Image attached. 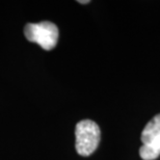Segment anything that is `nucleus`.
Wrapping results in <instances>:
<instances>
[{
	"label": "nucleus",
	"mask_w": 160,
	"mask_h": 160,
	"mask_svg": "<svg viewBox=\"0 0 160 160\" xmlns=\"http://www.w3.org/2000/svg\"><path fill=\"white\" fill-rule=\"evenodd\" d=\"M78 3H81V4H86V3H89V0H78Z\"/></svg>",
	"instance_id": "20e7f679"
},
{
	"label": "nucleus",
	"mask_w": 160,
	"mask_h": 160,
	"mask_svg": "<svg viewBox=\"0 0 160 160\" xmlns=\"http://www.w3.org/2000/svg\"><path fill=\"white\" fill-rule=\"evenodd\" d=\"M26 39L39 44L44 50H52L58 42V27L50 21L28 23L24 27Z\"/></svg>",
	"instance_id": "f03ea898"
},
{
	"label": "nucleus",
	"mask_w": 160,
	"mask_h": 160,
	"mask_svg": "<svg viewBox=\"0 0 160 160\" xmlns=\"http://www.w3.org/2000/svg\"><path fill=\"white\" fill-rule=\"evenodd\" d=\"M76 151L80 156H89L98 148L101 138L100 128L94 121L82 120L75 129Z\"/></svg>",
	"instance_id": "f257e3e1"
},
{
	"label": "nucleus",
	"mask_w": 160,
	"mask_h": 160,
	"mask_svg": "<svg viewBox=\"0 0 160 160\" xmlns=\"http://www.w3.org/2000/svg\"><path fill=\"white\" fill-rule=\"evenodd\" d=\"M142 146L139 155L143 160H155L160 156V113L146 125L142 132Z\"/></svg>",
	"instance_id": "7ed1b4c3"
}]
</instances>
